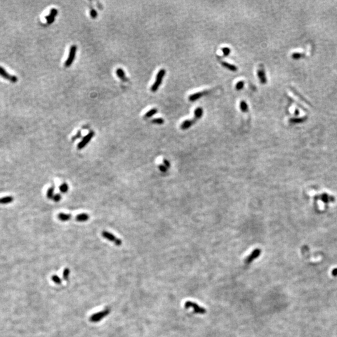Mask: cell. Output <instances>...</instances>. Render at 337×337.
Returning a JSON list of instances; mask_svg holds the SVG:
<instances>
[{"label": "cell", "instance_id": "obj_21", "mask_svg": "<svg viewBox=\"0 0 337 337\" xmlns=\"http://www.w3.org/2000/svg\"><path fill=\"white\" fill-rule=\"evenodd\" d=\"M157 109L156 108H154L151 109V110L149 111L148 112H147L144 115V117L145 118H149V117H151L152 116H153L154 114H156L157 112Z\"/></svg>", "mask_w": 337, "mask_h": 337}, {"label": "cell", "instance_id": "obj_29", "mask_svg": "<svg viewBox=\"0 0 337 337\" xmlns=\"http://www.w3.org/2000/svg\"><path fill=\"white\" fill-rule=\"evenodd\" d=\"M61 199V195L60 194H56L54 195L53 200H54V202H60Z\"/></svg>", "mask_w": 337, "mask_h": 337}, {"label": "cell", "instance_id": "obj_31", "mask_svg": "<svg viewBox=\"0 0 337 337\" xmlns=\"http://www.w3.org/2000/svg\"><path fill=\"white\" fill-rule=\"evenodd\" d=\"M81 137V131H78V132H77V133H76V134L72 138V140H76L77 139L80 138Z\"/></svg>", "mask_w": 337, "mask_h": 337}, {"label": "cell", "instance_id": "obj_3", "mask_svg": "<svg viewBox=\"0 0 337 337\" xmlns=\"http://www.w3.org/2000/svg\"><path fill=\"white\" fill-rule=\"evenodd\" d=\"M314 200H320L325 204H328L330 202H334L335 201V197L333 195H331L327 193H322L320 194H317L314 196Z\"/></svg>", "mask_w": 337, "mask_h": 337}, {"label": "cell", "instance_id": "obj_10", "mask_svg": "<svg viewBox=\"0 0 337 337\" xmlns=\"http://www.w3.org/2000/svg\"><path fill=\"white\" fill-rule=\"evenodd\" d=\"M58 10L55 8H53L50 11V13L49 15L46 16L45 17L47 21V24L50 25V24H52L53 22L54 21V19H55V17L56 16V15H58Z\"/></svg>", "mask_w": 337, "mask_h": 337}, {"label": "cell", "instance_id": "obj_34", "mask_svg": "<svg viewBox=\"0 0 337 337\" xmlns=\"http://www.w3.org/2000/svg\"><path fill=\"white\" fill-rule=\"evenodd\" d=\"M331 274L333 277H337V268H335L334 269L331 271Z\"/></svg>", "mask_w": 337, "mask_h": 337}, {"label": "cell", "instance_id": "obj_18", "mask_svg": "<svg viewBox=\"0 0 337 337\" xmlns=\"http://www.w3.org/2000/svg\"><path fill=\"white\" fill-rule=\"evenodd\" d=\"M203 109L202 107H197L194 111V117L196 118L197 120L200 119L203 116Z\"/></svg>", "mask_w": 337, "mask_h": 337}, {"label": "cell", "instance_id": "obj_12", "mask_svg": "<svg viewBox=\"0 0 337 337\" xmlns=\"http://www.w3.org/2000/svg\"><path fill=\"white\" fill-rule=\"evenodd\" d=\"M205 94H206V92H198V93H195L194 94H191L190 96L189 97V99L190 101H197V99H200V98H202L203 95H204Z\"/></svg>", "mask_w": 337, "mask_h": 337}, {"label": "cell", "instance_id": "obj_23", "mask_svg": "<svg viewBox=\"0 0 337 337\" xmlns=\"http://www.w3.org/2000/svg\"><path fill=\"white\" fill-rule=\"evenodd\" d=\"M68 189H69V186H68V185L66 183L61 184V185L60 187V192L62 194L66 193L68 191Z\"/></svg>", "mask_w": 337, "mask_h": 337}, {"label": "cell", "instance_id": "obj_20", "mask_svg": "<svg viewBox=\"0 0 337 337\" xmlns=\"http://www.w3.org/2000/svg\"><path fill=\"white\" fill-rule=\"evenodd\" d=\"M240 110L243 112H247L249 111V107L247 103L244 101H240Z\"/></svg>", "mask_w": 337, "mask_h": 337}, {"label": "cell", "instance_id": "obj_33", "mask_svg": "<svg viewBox=\"0 0 337 337\" xmlns=\"http://www.w3.org/2000/svg\"><path fill=\"white\" fill-rule=\"evenodd\" d=\"M164 165L167 168L170 167V163L166 159H164Z\"/></svg>", "mask_w": 337, "mask_h": 337}, {"label": "cell", "instance_id": "obj_14", "mask_svg": "<svg viewBox=\"0 0 337 337\" xmlns=\"http://www.w3.org/2000/svg\"><path fill=\"white\" fill-rule=\"evenodd\" d=\"M89 216L86 213H82L76 216V220L77 222H86L89 220Z\"/></svg>", "mask_w": 337, "mask_h": 337}, {"label": "cell", "instance_id": "obj_25", "mask_svg": "<svg viewBox=\"0 0 337 337\" xmlns=\"http://www.w3.org/2000/svg\"><path fill=\"white\" fill-rule=\"evenodd\" d=\"M244 84H245V83H244V81H240L238 82V83H237V84L235 85V89L238 91L242 89L244 87Z\"/></svg>", "mask_w": 337, "mask_h": 337}, {"label": "cell", "instance_id": "obj_8", "mask_svg": "<svg viewBox=\"0 0 337 337\" xmlns=\"http://www.w3.org/2000/svg\"><path fill=\"white\" fill-rule=\"evenodd\" d=\"M261 253V250L260 249H256L252 252H251L248 257H247L245 259V265H249L250 263H252L255 259L258 258Z\"/></svg>", "mask_w": 337, "mask_h": 337}, {"label": "cell", "instance_id": "obj_1", "mask_svg": "<svg viewBox=\"0 0 337 337\" xmlns=\"http://www.w3.org/2000/svg\"><path fill=\"white\" fill-rule=\"evenodd\" d=\"M166 74V70L164 69H161V70H159V71L157 72V76H156V81H155L154 83L153 84V85L152 86V87L151 88V91L154 93V92H156L158 90L159 88L160 87V86L162 83V79L164 78V77Z\"/></svg>", "mask_w": 337, "mask_h": 337}, {"label": "cell", "instance_id": "obj_19", "mask_svg": "<svg viewBox=\"0 0 337 337\" xmlns=\"http://www.w3.org/2000/svg\"><path fill=\"white\" fill-rule=\"evenodd\" d=\"M14 200V198L11 196H6L0 198V204H10Z\"/></svg>", "mask_w": 337, "mask_h": 337}, {"label": "cell", "instance_id": "obj_26", "mask_svg": "<svg viewBox=\"0 0 337 337\" xmlns=\"http://www.w3.org/2000/svg\"><path fill=\"white\" fill-rule=\"evenodd\" d=\"M152 122L156 124H162L164 122V120L162 118H155L152 121Z\"/></svg>", "mask_w": 337, "mask_h": 337}, {"label": "cell", "instance_id": "obj_15", "mask_svg": "<svg viewBox=\"0 0 337 337\" xmlns=\"http://www.w3.org/2000/svg\"><path fill=\"white\" fill-rule=\"evenodd\" d=\"M58 217L59 219L62 222H66L70 220L72 217L71 214H70V213H60L58 214Z\"/></svg>", "mask_w": 337, "mask_h": 337}, {"label": "cell", "instance_id": "obj_7", "mask_svg": "<svg viewBox=\"0 0 337 337\" xmlns=\"http://www.w3.org/2000/svg\"><path fill=\"white\" fill-rule=\"evenodd\" d=\"M76 51H77L76 46H75V45H72V46L70 48V50L69 56H68V58H67V60L65 62V66L66 67H70L72 65V63L73 62L75 56H76Z\"/></svg>", "mask_w": 337, "mask_h": 337}, {"label": "cell", "instance_id": "obj_24", "mask_svg": "<svg viewBox=\"0 0 337 337\" xmlns=\"http://www.w3.org/2000/svg\"><path fill=\"white\" fill-rule=\"evenodd\" d=\"M70 270L69 268H65V270L63 272V274H62V277H63V279L65 280H67L69 279V276H70Z\"/></svg>", "mask_w": 337, "mask_h": 337}, {"label": "cell", "instance_id": "obj_11", "mask_svg": "<svg viewBox=\"0 0 337 337\" xmlns=\"http://www.w3.org/2000/svg\"><path fill=\"white\" fill-rule=\"evenodd\" d=\"M198 120L196 119V118L194 117L193 119H188V120H185L184 121L183 123H182L181 125H180V129H183V130H185V129H189V127H190L192 126L194 123L196 122Z\"/></svg>", "mask_w": 337, "mask_h": 337}, {"label": "cell", "instance_id": "obj_28", "mask_svg": "<svg viewBox=\"0 0 337 337\" xmlns=\"http://www.w3.org/2000/svg\"><path fill=\"white\" fill-rule=\"evenodd\" d=\"M222 51L223 52V54H224V56H229L230 53V49L228 47H224L222 49Z\"/></svg>", "mask_w": 337, "mask_h": 337}, {"label": "cell", "instance_id": "obj_32", "mask_svg": "<svg viewBox=\"0 0 337 337\" xmlns=\"http://www.w3.org/2000/svg\"><path fill=\"white\" fill-rule=\"evenodd\" d=\"M159 169H160V171H161V172H167V167H166L164 165V164H163V165H162V164H160V165H159Z\"/></svg>", "mask_w": 337, "mask_h": 337}, {"label": "cell", "instance_id": "obj_6", "mask_svg": "<svg viewBox=\"0 0 337 337\" xmlns=\"http://www.w3.org/2000/svg\"><path fill=\"white\" fill-rule=\"evenodd\" d=\"M0 76L3 77L8 81H10L13 83H16L18 82V77L14 75H11L6 71L4 67L0 66Z\"/></svg>", "mask_w": 337, "mask_h": 337}, {"label": "cell", "instance_id": "obj_16", "mask_svg": "<svg viewBox=\"0 0 337 337\" xmlns=\"http://www.w3.org/2000/svg\"><path fill=\"white\" fill-rule=\"evenodd\" d=\"M222 65L224 67L227 68V69H228L229 70H230L231 71L236 72L238 70V67H237L236 66H235L234 65H232V64L227 62H222Z\"/></svg>", "mask_w": 337, "mask_h": 337}, {"label": "cell", "instance_id": "obj_17", "mask_svg": "<svg viewBox=\"0 0 337 337\" xmlns=\"http://www.w3.org/2000/svg\"><path fill=\"white\" fill-rule=\"evenodd\" d=\"M116 74L122 81H128V79L126 77V74L124 71H123V70H122L121 68H118V69L116 70Z\"/></svg>", "mask_w": 337, "mask_h": 337}, {"label": "cell", "instance_id": "obj_13", "mask_svg": "<svg viewBox=\"0 0 337 337\" xmlns=\"http://www.w3.org/2000/svg\"><path fill=\"white\" fill-rule=\"evenodd\" d=\"M257 75L259 79H260V83L262 84H265L267 83V78H266V76H265V71L263 69H260L258 70V72H257Z\"/></svg>", "mask_w": 337, "mask_h": 337}, {"label": "cell", "instance_id": "obj_4", "mask_svg": "<svg viewBox=\"0 0 337 337\" xmlns=\"http://www.w3.org/2000/svg\"><path fill=\"white\" fill-rule=\"evenodd\" d=\"M101 234L104 239L108 240L109 241H110V242L114 243L116 245L121 246L122 245V240L116 237V236L110 233V232H109L107 231H103Z\"/></svg>", "mask_w": 337, "mask_h": 337}, {"label": "cell", "instance_id": "obj_22", "mask_svg": "<svg viewBox=\"0 0 337 337\" xmlns=\"http://www.w3.org/2000/svg\"><path fill=\"white\" fill-rule=\"evenodd\" d=\"M54 187L53 186L49 187L46 192V197L49 199H53L54 196Z\"/></svg>", "mask_w": 337, "mask_h": 337}, {"label": "cell", "instance_id": "obj_9", "mask_svg": "<svg viewBox=\"0 0 337 337\" xmlns=\"http://www.w3.org/2000/svg\"><path fill=\"white\" fill-rule=\"evenodd\" d=\"M94 133L93 131H91V132H90V133H89L87 135L85 136V137H84L83 140H82L81 142L78 144V145H77V149H79V150L83 149L86 146V145L90 142V140H91V139L94 137Z\"/></svg>", "mask_w": 337, "mask_h": 337}, {"label": "cell", "instance_id": "obj_2", "mask_svg": "<svg viewBox=\"0 0 337 337\" xmlns=\"http://www.w3.org/2000/svg\"><path fill=\"white\" fill-rule=\"evenodd\" d=\"M111 312V308H106L104 309V310L99 312L98 313H95L94 315H91L89 318V321L93 323H96L99 321H101L102 319L108 315L109 313Z\"/></svg>", "mask_w": 337, "mask_h": 337}, {"label": "cell", "instance_id": "obj_27", "mask_svg": "<svg viewBox=\"0 0 337 337\" xmlns=\"http://www.w3.org/2000/svg\"><path fill=\"white\" fill-rule=\"evenodd\" d=\"M51 279L54 282V283L56 284H61V279L57 275H53L51 277Z\"/></svg>", "mask_w": 337, "mask_h": 337}, {"label": "cell", "instance_id": "obj_30", "mask_svg": "<svg viewBox=\"0 0 337 337\" xmlns=\"http://www.w3.org/2000/svg\"><path fill=\"white\" fill-rule=\"evenodd\" d=\"M90 15H91V17L93 18V19H94V18H95L98 16V13L95 10H94V9H92V10L90 11Z\"/></svg>", "mask_w": 337, "mask_h": 337}, {"label": "cell", "instance_id": "obj_5", "mask_svg": "<svg viewBox=\"0 0 337 337\" xmlns=\"http://www.w3.org/2000/svg\"><path fill=\"white\" fill-rule=\"evenodd\" d=\"M185 307L187 309L192 308L194 310V312L196 313L204 314L206 313V310L204 308L200 307L198 304L190 301H187L185 303Z\"/></svg>", "mask_w": 337, "mask_h": 337}]
</instances>
